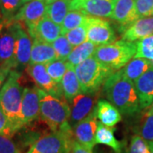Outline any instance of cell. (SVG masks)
<instances>
[{
    "label": "cell",
    "instance_id": "cell-32",
    "mask_svg": "<svg viewBox=\"0 0 153 153\" xmlns=\"http://www.w3.org/2000/svg\"><path fill=\"white\" fill-rule=\"evenodd\" d=\"M52 46L56 53V59L58 60H66L73 49L67 38L63 35H60L54 43H52Z\"/></svg>",
    "mask_w": 153,
    "mask_h": 153
},
{
    "label": "cell",
    "instance_id": "cell-12",
    "mask_svg": "<svg viewBox=\"0 0 153 153\" xmlns=\"http://www.w3.org/2000/svg\"><path fill=\"white\" fill-rule=\"evenodd\" d=\"M97 115L96 107L83 120L76 123L72 128L73 135L77 142L92 151L95 144V133L97 129Z\"/></svg>",
    "mask_w": 153,
    "mask_h": 153
},
{
    "label": "cell",
    "instance_id": "cell-4",
    "mask_svg": "<svg viewBox=\"0 0 153 153\" xmlns=\"http://www.w3.org/2000/svg\"><path fill=\"white\" fill-rule=\"evenodd\" d=\"M115 71L112 68L91 56L75 67L83 94L98 93L102 85Z\"/></svg>",
    "mask_w": 153,
    "mask_h": 153
},
{
    "label": "cell",
    "instance_id": "cell-41",
    "mask_svg": "<svg viewBox=\"0 0 153 153\" xmlns=\"http://www.w3.org/2000/svg\"><path fill=\"white\" fill-rule=\"evenodd\" d=\"M4 27H5V25H4V22H3V21H0V33L3 31V29H4Z\"/></svg>",
    "mask_w": 153,
    "mask_h": 153
},
{
    "label": "cell",
    "instance_id": "cell-27",
    "mask_svg": "<svg viewBox=\"0 0 153 153\" xmlns=\"http://www.w3.org/2000/svg\"><path fill=\"white\" fill-rule=\"evenodd\" d=\"M71 0H56L47 6L46 16L49 19L61 26L67 13L70 10Z\"/></svg>",
    "mask_w": 153,
    "mask_h": 153
},
{
    "label": "cell",
    "instance_id": "cell-44",
    "mask_svg": "<svg viewBox=\"0 0 153 153\" xmlns=\"http://www.w3.org/2000/svg\"><path fill=\"white\" fill-rule=\"evenodd\" d=\"M67 153H70V152H69V151H68V152H67Z\"/></svg>",
    "mask_w": 153,
    "mask_h": 153
},
{
    "label": "cell",
    "instance_id": "cell-10",
    "mask_svg": "<svg viewBox=\"0 0 153 153\" xmlns=\"http://www.w3.org/2000/svg\"><path fill=\"white\" fill-rule=\"evenodd\" d=\"M27 71L38 88L55 97L66 100L64 98L60 84L56 83L51 78L46 70L45 64H29L27 66Z\"/></svg>",
    "mask_w": 153,
    "mask_h": 153
},
{
    "label": "cell",
    "instance_id": "cell-43",
    "mask_svg": "<svg viewBox=\"0 0 153 153\" xmlns=\"http://www.w3.org/2000/svg\"><path fill=\"white\" fill-rule=\"evenodd\" d=\"M149 144V147H150V151H151V153H153V142L148 143Z\"/></svg>",
    "mask_w": 153,
    "mask_h": 153
},
{
    "label": "cell",
    "instance_id": "cell-23",
    "mask_svg": "<svg viewBox=\"0 0 153 153\" xmlns=\"http://www.w3.org/2000/svg\"><path fill=\"white\" fill-rule=\"evenodd\" d=\"M135 127L137 135L140 136L147 143L153 142V103L142 109Z\"/></svg>",
    "mask_w": 153,
    "mask_h": 153
},
{
    "label": "cell",
    "instance_id": "cell-13",
    "mask_svg": "<svg viewBox=\"0 0 153 153\" xmlns=\"http://www.w3.org/2000/svg\"><path fill=\"white\" fill-rule=\"evenodd\" d=\"M40 114V95L38 87L25 88L23 90L21 109L22 128L36 120Z\"/></svg>",
    "mask_w": 153,
    "mask_h": 153
},
{
    "label": "cell",
    "instance_id": "cell-11",
    "mask_svg": "<svg viewBox=\"0 0 153 153\" xmlns=\"http://www.w3.org/2000/svg\"><path fill=\"white\" fill-rule=\"evenodd\" d=\"M115 0H71L70 10H78L89 16L111 18Z\"/></svg>",
    "mask_w": 153,
    "mask_h": 153
},
{
    "label": "cell",
    "instance_id": "cell-7",
    "mask_svg": "<svg viewBox=\"0 0 153 153\" xmlns=\"http://www.w3.org/2000/svg\"><path fill=\"white\" fill-rule=\"evenodd\" d=\"M47 6L48 4L43 0H31L22 6L10 24L16 22L23 23L31 37L38 23L46 16Z\"/></svg>",
    "mask_w": 153,
    "mask_h": 153
},
{
    "label": "cell",
    "instance_id": "cell-8",
    "mask_svg": "<svg viewBox=\"0 0 153 153\" xmlns=\"http://www.w3.org/2000/svg\"><path fill=\"white\" fill-rule=\"evenodd\" d=\"M16 33V49L14 57V68L23 69L29 65L32 52V38L25 25L20 22L11 23Z\"/></svg>",
    "mask_w": 153,
    "mask_h": 153
},
{
    "label": "cell",
    "instance_id": "cell-14",
    "mask_svg": "<svg viewBox=\"0 0 153 153\" xmlns=\"http://www.w3.org/2000/svg\"><path fill=\"white\" fill-rule=\"evenodd\" d=\"M98 98V93L79 94L71 100V115L69 123L73 128L79 122L87 117L94 110Z\"/></svg>",
    "mask_w": 153,
    "mask_h": 153
},
{
    "label": "cell",
    "instance_id": "cell-24",
    "mask_svg": "<svg viewBox=\"0 0 153 153\" xmlns=\"http://www.w3.org/2000/svg\"><path fill=\"white\" fill-rule=\"evenodd\" d=\"M95 144L110 146L116 152H120L125 146V143L121 142L116 139L114 135V128L106 127L100 122L97 124V129L95 133Z\"/></svg>",
    "mask_w": 153,
    "mask_h": 153
},
{
    "label": "cell",
    "instance_id": "cell-6",
    "mask_svg": "<svg viewBox=\"0 0 153 153\" xmlns=\"http://www.w3.org/2000/svg\"><path fill=\"white\" fill-rule=\"evenodd\" d=\"M73 138V132L51 131L38 138L27 153H67L70 142Z\"/></svg>",
    "mask_w": 153,
    "mask_h": 153
},
{
    "label": "cell",
    "instance_id": "cell-45",
    "mask_svg": "<svg viewBox=\"0 0 153 153\" xmlns=\"http://www.w3.org/2000/svg\"><path fill=\"white\" fill-rule=\"evenodd\" d=\"M115 1H116V0H115Z\"/></svg>",
    "mask_w": 153,
    "mask_h": 153
},
{
    "label": "cell",
    "instance_id": "cell-26",
    "mask_svg": "<svg viewBox=\"0 0 153 153\" xmlns=\"http://www.w3.org/2000/svg\"><path fill=\"white\" fill-rule=\"evenodd\" d=\"M152 66V61L143 58H134L131 60L124 67L122 68V71L128 79L134 83L137 79L147 71Z\"/></svg>",
    "mask_w": 153,
    "mask_h": 153
},
{
    "label": "cell",
    "instance_id": "cell-37",
    "mask_svg": "<svg viewBox=\"0 0 153 153\" xmlns=\"http://www.w3.org/2000/svg\"><path fill=\"white\" fill-rule=\"evenodd\" d=\"M0 153H22L9 137L0 135Z\"/></svg>",
    "mask_w": 153,
    "mask_h": 153
},
{
    "label": "cell",
    "instance_id": "cell-30",
    "mask_svg": "<svg viewBox=\"0 0 153 153\" xmlns=\"http://www.w3.org/2000/svg\"><path fill=\"white\" fill-rule=\"evenodd\" d=\"M46 70L51 76V78L55 81L56 83L60 84L61 80L66 73L67 69V63L66 60H55L50 61L49 63L45 64Z\"/></svg>",
    "mask_w": 153,
    "mask_h": 153
},
{
    "label": "cell",
    "instance_id": "cell-34",
    "mask_svg": "<svg viewBox=\"0 0 153 153\" xmlns=\"http://www.w3.org/2000/svg\"><path fill=\"white\" fill-rule=\"evenodd\" d=\"M128 153H151L149 144L139 135L132 137Z\"/></svg>",
    "mask_w": 153,
    "mask_h": 153
},
{
    "label": "cell",
    "instance_id": "cell-1",
    "mask_svg": "<svg viewBox=\"0 0 153 153\" xmlns=\"http://www.w3.org/2000/svg\"><path fill=\"white\" fill-rule=\"evenodd\" d=\"M103 93L110 103L123 114H136L141 110L134 83L122 70L115 71L106 79L103 85Z\"/></svg>",
    "mask_w": 153,
    "mask_h": 153
},
{
    "label": "cell",
    "instance_id": "cell-25",
    "mask_svg": "<svg viewBox=\"0 0 153 153\" xmlns=\"http://www.w3.org/2000/svg\"><path fill=\"white\" fill-rule=\"evenodd\" d=\"M96 49L97 45L89 41H86L83 44L74 47V49L71 50V54L67 57L66 62L71 66L76 67L82 61L93 56Z\"/></svg>",
    "mask_w": 153,
    "mask_h": 153
},
{
    "label": "cell",
    "instance_id": "cell-42",
    "mask_svg": "<svg viewBox=\"0 0 153 153\" xmlns=\"http://www.w3.org/2000/svg\"><path fill=\"white\" fill-rule=\"evenodd\" d=\"M116 153H128V150L125 148V146H124V147L121 150L120 152H116Z\"/></svg>",
    "mask_w": 153,
    "mask_h": 153
},
{
    "label": "cell",
    "instance_id": "cell-33",
    "mask_svg": "<svg viewBox=\"0 0 153 153\" xmlns=\"http://www.w3.org/2000/svg\"><path fill=\"white\" fill-rule=\"evenodd\" d=\"M64 36L67 38L72 47H76L83 44L87 40V29L85 24L67 32Z\"/></svg>",
    "mask_w": 153,
    "mask_h": 153
},
{
    "label": "cell",
    "instance_id": "cell-28",
    "mask_svg": "<svg viewBox=\"0 0 153 153\" xmlns=\"http://www.w3.org/2000/svg\"><path fill=\"white\" fill-rule=\"evenodd\" d=\"M87 15L78 10H70L65 17L61 24V35H65L67 32L74 28L81 27L85 24L87 20Z\"/></svg>",
    "mask_w": 153,
    "mask_h": 153
},
{
    "label": "cell",
    "instance_id": "cell-20",
    "mask_svg": "<svg viewBox=\"0 0 153 153\" xmlns=\"http://www.w3.org/2000/svg\"><path fill=\"white\" fill-rule=\"evenodd\" d=\"M67 63V62H66ZM60 86L62 89V93L64 95V98L66 99L67 102L71 103V100L82 93L81 85L77 79L76 72H75V67L71 66L67 63V69L66 73L63 76Z\"/></svg>",
    "mask_w": 153,
    "mask_h": 153
},
{
    "label": "cell",
    "instance_id": "cell-21",
    "mask_svg": "<svg viewBox=\"0 0 153 153\" xmlns=\"http://www.w3.org/2000/svg\"><path fill=\"white\" fill-rule=\"evenodd\" d=\"M96 115L100 122L106 127L112 128L122 120L121 112L113 105L105 100H100L96 105Z\"/></svg>",
    "mask_w": 153,
    "mask_h": 153
},
{
    "label": "cell",
    "instance_id": "cell-19",
    "mask_svg": "<svg viewBox=\"0 0 153 153\" xmlns=\"http://www.w3.org/2000/svg\"><path fill=\"white\" fill-rule=\"evenodd\" d=\"M60 35H61V27L45 16L38 23L31 38L33 40L52 44L60 37Z\"/></svg>",
    "mask_w": 153,
    "mask_h": 153
},
{
    "label": "cell",
    "instance_id": "cell-35",
    "mask_svg": "<svg viewBox=\"0 0 153 153\" xmlns=\"http://www.w3.org/2000/svg\"><path fill=\"white\" fill-rule=\"evenodd\" d=\"M139 19L153 16V0H134Z\"/></svg>",
    "mask_w": 153,
    "mask_h": 153
},
{
    "label": "cell",
    "instance_id": "cell-2",
    "mask_svg": "<svg viewBox=\"0 0 153 153\" xmlns=\"http://www.w3.org/2000/svg\"><path fill=\"white\" fill-rule=\"evenodd\" d=\"M39 89L40 95V118L52 132L72 133L69 123L71 108L66 100L55 97Z\"/></svg>",
    "mask_w": 153,
    "mask_h": 153
},
{
    "label": "cell",
    "instance_id": "cell-17",
    "mask_svg": "<svg viewBox=\"0 0 153 153\" xmlns=\"http://www.w3.org/2000/svg\"><path fill=\"white\" fill-rule=\"evenodd\" d=\"M140 109H145L153 103V66L134 82Z\"/></svg>",
    "mask_w": 153,
    "mask_h": 153
},
{
    "label": "cell",
    "instance_id": "cell-38",
    "mask_svg": "<svg viewBox=\"0 0 153 153\" xmlns=\"http://www.w3.org/2000/svg\"><path fill=\"white\" fill-rule=\"evenodd\" d=\"M68 151L70 153H92V151L88 150V148L83 146L80 143L77 142L74 138L70 142Z\"/></svg>",
    "mask_w": 153,
    "mask_h": 153
},
{
    "label": "cell",
    "instance_id": "cell-36",
    "mask_svg": "<svg viewBox=\"0 0 153 153\" xmlns=\"http://www.w3.org/2000/svg\"><path fill=\"white\" fill-rule=\"evenodd\" d=\"M15 134L16 133L13 130V128H12L8 117H6V115L3 111L2 108L0 107V135H4V136L10 138Z\"/></svg>",
    "mask_w": 153,
    "mask_h": 153
},
{
    "label": "cell",
    "instance_id": "cell-5",
    "mask_svg": "<svg viewBox=\"0 0 153 153\" xmlns=\"http://www.w3.org/2000/svg\"><path fill=\"white\" fill-rule=\"evenodd\" d=\"M136 52V42L119 40L110 44L98 46L94 56L114 71H117L134 58Z\"/></svg>",
    "mask_w": 153,
    "mask_h": 153
},
{
    "label": "cell",
    "instance_id": "cell-15",
    "mask_svg": "<svg viewBox=\"0 0 153 153\" xmlns=\"http://www.w3.org/2000/svg\"><path fill=\"white\" fill-rule=\"evenodd\" d=\"M111 19L120 26L121 32H124L134 22L139 20L134 0H116Z\"/></svg>",
    "mask_w": 153,
    "mask_h": 153
},
{
    "label": "cell",
    "instance_id": "cell-29",
    "mask_svg": "<svg viewBox=\"0 0 153 153\" xmlns=\"http://www.w3.org/2000/svg\"><path fill=\"white\" fill-rule=\"evenodd\" d=\"M23 4V0H0V12L5 27L10 24L12 19Z\"/></svg>",
    "mask_w": 153,
    "mask_h": 153
},
{
    "label": "cell",
    "instance_id": "cell-40",
    "mask_svg": "<svg viewBox=\"0 0 153 153\" xmlns=\"http://www.w3.org/2000/svg\"><path fill=\"white\" fill-rule=\"evenodd\" d=\"M24 1V4H26V3H27V2H29V1H31V0H23ZM43 1H44L46 4H51V3H53V2H55V1H56V0H43Z\"/></svg>",
    "mask_w": 153,
    "mask_h": 153
},
{
    "label": "cell",
    "instance_id": "cell-9",
    "mask_svg": "<svg viewBox=\"0 0 153 153\" xmlns=\"http://www.w3.org/2000/svg\"><path fill=\"white\" fill-rule=\"evenodd\" d=\"M87 40L95 45H105L115 42L116 34L109 22L102 18L88 16L85 22Z\"/></svg>",
    "mask_w": 153,
    "mask_h": 153
},
{
    "label": "cell",
    "instance_id": "cell-31",
    "mask_svg": "<svg viewBox=\"0 0 153 153\" xmlns=\"http://www.w3.org/2000/svg\"><path fill=\"white\" fill-rule=\"evenodd\" d=\"M137 52L134 58H143L152 61L153 66V35L136 42Z\"/></svg>",
    "mask_w": 153,
    "mask_h": 153
},
{
    "label": "cell",
    "instance_id": "cell-22",
    "mask_svg": "<svg viewBox=\"0 0 153 153\" xmlns=\"http://www.w3.org/2000/svg\"><path fill=\"white\" fill-rule=\"evenodd\" d=\"M56 59V53L50 44L33 40L29 64H47Z\"/></svg>",
    "mask_w": 153,
    "mask_h": 153
},
{
    "label": "cell",
    "instance_id": "cell-16",
    "mask_svg": "<svg viewBox=\"0 0 153 153\" xmlns=\"http://www.w3.org/2000/svg\"><path fill=\"white\" fill-rule=\"evenodd\" d=\"M16 49V33L12 24L6 26V30L0 33V66L9 65L14 69Z\"/></svg>",
    "mask_w": 153,
    "mask_h": 153
},
{
    "label": "cell",
    "instance_id": "cell-18",
    "mask_svg": "<svg viewBox=\"0 0 153 153\" xmlns=\"http://www.w3.org/2000/svg\"><path fill=\"white\" fill-rule=\"evenodd\" d=\"M153 35V16L137 20L123 32L122 40L135 42Z\"/></svg>",
    "mask_w": 153,
    "mask_h": 153
},
{
    "label": "cell",
    "instance_id": "cell-3",
    "mask_svg": "<svg viewBox=\"0 0 153 153\" xmlns=\"http://www.w3.org/2000/svg\"><path fill=\"white\" fill-rule=\"evenodd\" d=\"M21 76L20 71L11 70L0 90V107L8 117L15 133L22 128L21 109L24 88L21 84Z\"/></svg>",
    "mask_w": 153,
    "mask_h": 153
},
{
    "label": "cell",
    "instance_id": "cell-39",
    "mask_svg": "<svg viewBox=\"0 0 153 153\" xmlns=\"http://www.w3.org/2000/svg\"><path fill=\"white\" fill-rule=\"evenodd\" d=\"M11 70H13V69L9 65L3 64V65L0 66V90L3 87V85L4 84L6 79H7V77L9 76Z\"/></svg>",
    "mask_w": 153,
    "mask_h": 153
}]
</instances>
